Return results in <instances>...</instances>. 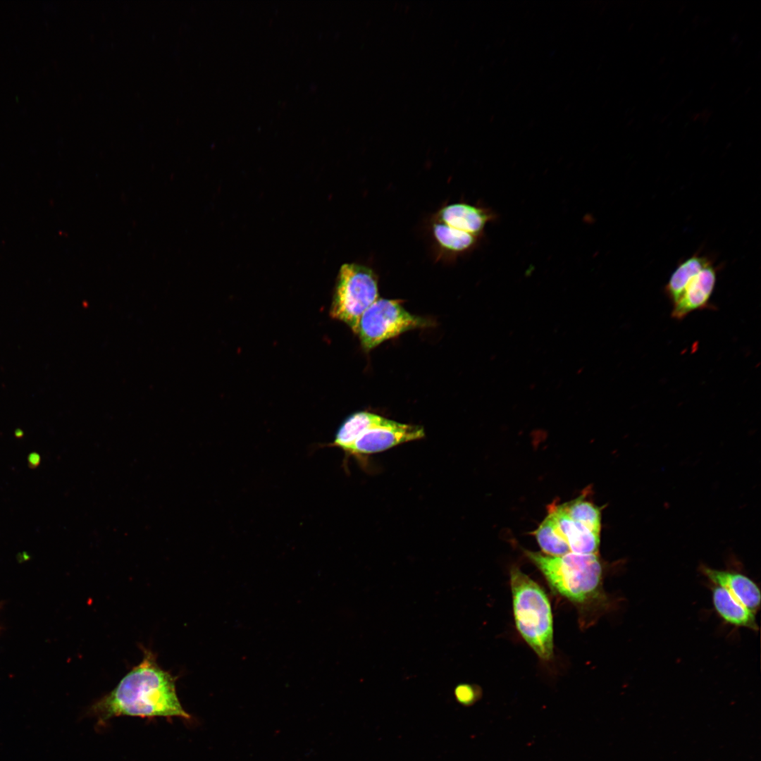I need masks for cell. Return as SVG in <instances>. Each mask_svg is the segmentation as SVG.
I'll return each mask as SVG.
<instances>
[{"label":"cell","instance_id":"cell-1","mask_svg":"<svg viewBox=\"0 0 761 761\" xmlns=\"http://www.w3.org/2000/svg\"><path fill=\"white\" fill-rule=\"evenodd\" d=\"M91 712L101 722L122 715L192 718L179 701L175 678L163 670L154 654L146 649L142 662L114 689L94 703Z\"/></svg>","mask_w":761,"mask_h":761},{"label":"cell","instance_id":"cell-2","mask_svg":"<svg viewBox=\"0 0 761 761\" xmlns=\"http://www.w3.org/2000/svg\"><path fill=\"white\" fill-rule=\"evenodd\" d=\"M601 526L602 508L582 495L562 504L552 503L532 533L542 552L549 555L598 554Z\"/></svg>","mask_w":761,"mask_h":761},{"label":"cell","instance_id":"cell-3","mask_svg":"<svg viewBox=\"0 0 761 761\" xmlns=\"http://www.w3.org/2000/svg\"><path fill=\"white\" fill-rule=\"evenodd\" d=\"M524 552L555 592L575 602L600 598L603 567L598 554Z\"/></svg>","mask_w":761,"mask_h":761},{"label":"cell","instance_id":"cell-4","mask_svg":"<svg viewBox=\"0 0 761 761\" xmlns=\"http://www.w3.org/2000/svg\"><path fill=\"white\" fill-rule=\"evenodd\" d=\"M510 586L517 630L540 659L550 660L553 655V622L547 595L516 567L510 571Z\"/></svg>","mask_w":761,"mask_h":761},{"label":"cell","instance_id":"cell-5","mask_svg":"<svg viewBox=\"0 0 761 761\" xmlns=\"http://www.w3.org/2000/svg\"><path fill=\"white\" fill-rule=\"evenodd\" d=\"M377 278L369 268L345 264L339 271L330 316L357 333L364 312L378 298Z\"/></svg>","mask_w":761,"mask_h":761},{"label":"cell","instance_id":"cell-6","mask_svg":"<svg viewBox=\"0 0 761 761\" xmlns=\"http://www.w3.org/2000/svg\"><path fill=\"white\" fill-rule=\"evenodd\" d=\"M428 326V321L409 314L400 300L378 299L361 316L357 333L369 351L407 330Z\"/></svg>","mask_w":761,"mask_h":761},{"label":"cell","instance_id":"cell-7","mask_svg":"<svg viewBox=\"0 0 761 761\" xmlns=\"http://www.w3.org/2000/svg\"><path fill=\"white\" fill-rule=\"evenodd\" d=\"M424 435V429L420 426L398 423L385 418L380 423L364 431L345 453V457H360L361 455L385 451L399 444L421 439Z\"/></svg>","mask_w":761,"mask_h":761},{"label":"cell","instance_id":"cell-8","mask_svg":"<svg viewBox=\"0 0 761 761\" xmlns=\"http://www.w3.org/2000/svg\"><path fill=\"white\" fill-rule=\"evenodd\" d=\"M719 268L720 266L712 261L691 279L679 299L672 304V317L681 320L690 313L710 306Z\"/></svg>","mask_w":761,"mask_h":761},{"label":"cell","instance_id":"cell-9","mask_svg":"<svg viewBox=\"0 0 761 761\" xmlns=\"http://www.w3.org/2000/svg\"><path fill=\"white\" fill-rule=\"evenodd\" d=\"M700 572L713 584L725 588L753 613L760 607V590L748 576L734 571L718 570L700 565Z\"/></svg>","mask_w":761,"mask_h":761},{"label":"cell","instance_id":"cell-10","mask_svg":"<svg viewBox=\"0 0 761 761\" xmlns=\"http://www.w3.org/2000/svg\"><path fill=\"white\" fill-rule=\"evenodd\" d=\"M438 221L459 230L481 237L488 223L495 218L490 209L466 203H454L443 207Z\"/></svg>","mask_w":761,"mask_h":761},{"label":"cell","instance_id":"cell-11","mask_svg":"<svg viewBox=\"0 0 761 761\" xmlns=\"http://www.w3.org/2000/svg\"><path fill=\"white\" fill-rule=\"evenodd\" d=\"M712 598L714 608L727 624L757 631L755 614L748 610L725 588L712 584Z\"/></svg>","mask_w":761,"mask_h":761},{"label":"cell","instance_id":"cell-12","mask_svg":"<svg viewBox=\"0 0 761 761\" xmlns=\"http://www.w3.org/2000/svg\"><path fill=\"white\" fill-rule=\"evenodd\" d=\"M713 260L700 252L680 260L664 287L666 297L674 304L680 297L687 283Z\"/></svg>","mask_w":761,"mask_h":761},{"label":"cell","instance_id":"cell-13","mask_svg":"<svg viewBox=\"0 0 761 761\" xmlns=\"http://www.w3.org/2000/svg\"><path fill=\"white\" fill-rule=\"evenodd\" d=\"M384 419V417L367 412L354 413L345 419L338 430L333 442L326 446L339 447L345 454L364 431Z\"/></svg>","mask_w":761,"mask_h":761},{"label":"cell","instance_id":"cell-14","mask_svg":"<svg viewBox=\"0 0 761 761\" xmlns=\"http://www.w3.org/2000/svg\"><path fill=\"white\" fill-rule=\"evenodd\" d=\"M433 233L435 240L442 248L455 253L464 252L473 248L479 238L440 221L433 224Z\"/></svg>","mask_w":761,"mask_h":761},{"label":"cell","instance_id":"cell-15","mask_svg":"<svg viewBox=\"0 0 761 761\" xmlns=\"http://www.w3.org/2000/svg\"><path fill=\"white\" fill-rule=\"evenodd\" d=\"M456 698L459 703L464 705H470L474 703L478 698V693L470 686H461L456 689Z\"/></svg>","mask_w":761,"mask_h":761}]
</instances>
